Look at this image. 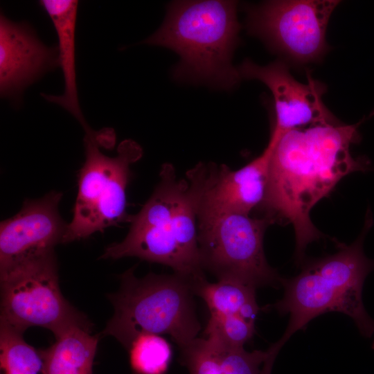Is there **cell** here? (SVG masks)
Instances as JSON below:
<instances>
[{"instance_id": "1", "label": "cell", "mask_w": 374, "mask_h": 374, "mask_svg": "<svg viewBox=\"0 0 374 374\" xmlns=\"http://www.w3.org/2000/svg\"><path fill=\"white\" fill-rule=\"evenodd\" d=\"M364 121V120H363ZM354 125H317L289 131L274 145L266 196L267 216L293 225L295 257L303 260L305 249L322 238L311 221L312 208L345 176L369 169L364 158H354L350 146L359 141Z\"/></svg>"}, {"instance_id": "2", "label": "cell", "mask_w": 374, "mask_h": 374, "mask_svg": "<svg viewBox=\"0 0 374 374\" xmlns=\"http://www.w3.org/2000/svg\"><path fill=\"white\" fill-rule=\"evenodd\" d=\"M213 165L200 163L177 179L163 165L160 181L141 211L131 217L123 240L106 248L103 258L137 257L171 267L192 282L205 278L197 241V220Z\"/></svg>"}, {"instance_id": "3", "label": "cell", "mask_w": 374, "mask_h": 374, "mask_svg": "<svg viewBox=\"0 0 374 374\" xmlns=\"http://www.w3.org/2000/svg\"><path fill=\"white\" fill-rule=\"evenodd\" d=\"M372 224L368 214L361 235L351 244L339 243L335 253L308 261L294 277L281 278L283 296L266 306L280 315H290L285 332L271 346L275 352L278 353L289 339L310 321L328 312L350 317L364 337L374 335V320L362 301L364 280L374 269V260L368 258L363 251L365 235Z\"/></svg>"}, {"instance_id": "4", "label": "cell", "mask_w": 374, "mask_h": 374, "mask_svg": "<svg viewBox=\"0 0 374 374\" xmlns=\"http://www.w3.org/2000/svg\"><path fill=\"white\" fill-rule=\"evenodd\" d=\"M239 30L235 1H176L168 5L160 28L143 43L179 55L173 71L177 80L229 89L241 79L231 63Z\"/></svg>"}, {"instance_id": "5", "label": "cell", "mask_w": 374, "mask_h": 374, "mask_svg": "<svg viewBox=\"0 0 374 374\" xmlns=\"http://www.w3.org/2000/svg\"><path fill=\"white\" fill-rule=\"evenodd\" d=\"M195 295L193 282L179 274L150 273L138 278L131 268L121 275L118 290L108 296L114 314L103 333L127 350L141 335L166 334L181 349L201 330Z\"/></svg>"}, {"instance_id": "6", "label": "cell", "mask_w": 374, "mask_h": 374, "mask_svg": "<svg viewBox=\"0 0 374 374\" xmlns=\"http://www.w3.org/2000/svg\"><path fill=\"white\" fill-rule=\"evenodd\" d=\"M275 221L269 216L199 209L197 241L203 269L218 280H236L255 289L280 284L267 262L263 238Z\"/></svg>"}, {"instance_id": "7", "label": "cell", "mask_w": 374, "mask_h": 374, "mask_svg": "<svg viewBox=\"0 0 374 374\" xmlns=\"http://www.w3.org/2000/svg\"><path fill=\"white\" fill-rule=\"evenodd\" d=\"M91 129L85 132V161L78 176V195L73 215L63 242L86 238L121 222H130L126 213V188L130 166L142 156L134 141H122L115 157L103 154Z\"/></svg>"}, {"instance_id": "8", "label": "cell", "mask_w": 374, "mask_h": 374, "mask_svg": "<svg viewBox=\"0 0 374 374\" xmlns=\"http://www.w3.org/2000/svg\"><path fill=\"white\" fill-rule=\"evenodd\" d=\"M1 321L24 332L39 326L57 337L91 323L62 296L54 251L0 272Z\"/></svg>"}, {"instance_id": "9", "label": "cell", "mask_w": 374, "mask_h": 374, "mask_svg": "<svg viewBox=\"0 0 374 374\" xmlns=\"http://www.w3.org/2000/svg\"><path fill=\"white\" fill-rule=\"evenodd\" d=\"M337 0L268 1L248 12L249 32L299 64L315 62L328 49L326 35Z\"/></svg>"}, {"instance_id": "10", "label": "cell", "mask_w": 374, "mask_h": 374, "mask_svg": "<svg viewBox=\"0 0 374 374\" xmlns=\"http://www.w3.org/2000/svg\"><path fill=\"white\" fill-rule=\"evenodd\" d=\"M237 69L240 78L259 80L272 93L276 121L270 139L277 141L281 135L296 129L340 123L324 105L325 85L310 74L307 83H302L279 60L260 66L245 60Z\"/></svg>"}, {"instance_id": "11", "label": "cell", "mask_w": 374, "mask_h": 374, "mask_svg": "<svg viewBox=\"0 0 374 374\" xmlns=\"http://www.w3.org/2000/svg\"><path fill=\"white\" fill-rule=\"evenodd\" d=\"M62 196L51 191L27 199L17 214L1 222L0 272L53 252L63 242L68 224L59 213Z\"/></svg>"}, {"instance_id": "12", "label": "cell", "mask_w": 374, "mask_h": 374, "mask_svg": "<svg viewBox=\"0 0 374 374\" xmlns=\"http://www.w3.org/2000/svg\"><path fill=\"white\" fill-rule=\"evenodd\" d=\"M60 66L57 47L41 42L25 23L0 17V91L2 97L19 99L24 89Z\"/></svg>"}, {"instance_id": "13", "label": "cell", "mask_w": 374, "mask_h": 374, "mask_svg": "<svg viewBox=\"0 0 374 374\" xmlns=\"http://www.w3.org/2000/svg\"><path fill=\"white\" fill-rule=\"evenodd\" d=\"M274 145L269 141L260 155L235 170L226 165L219 168L213 165L199 209L249 215L255 207L262 204Z\"/></svg>"}, {"instance_id": "14", "label": "cell", "mask_w": 374, "mask_h": 374, "mask_svg": "<svg viewBox=\"0 0 374 374\" xmlns=\"http://www.w3.org/2000/svg\"><path fill=\"white\" fill-rule=\"evenodd\" d=\"M276 356L269 348L249 352L205 337L180 349V361L189 374H271Z\"/></svg>"}, {"instance_id": "15", "label": "cell", "mask_w": 374, "mask_h": 374, "mask_svg": "<svg viewBox=\"0 0 374 374\" xmlns=\"http://www.w3.org/2000/svg\"><path fill=\"white\" fill-rule=\"evenodd\" d=\"M40 6L51 18L58 38L60 66L64 77V93L55 96L42 93L48 102L57 104L73 116L87 132L91 130L81 111L76 84L75 22L78 1L74 0H42Z\"/></svg>"}, {"instance_id": "16", "label": "cell", "mask_w": 374, "mask_h": 374, "mask_svg": "<svg viewBox=\"0 0 374 374\" xmlns=\"http://www.w3.org/2000/svg\"><path fill=\"white\" fill-rule=\"evenodd\" d=\"M55 339L51 346L41 350L48 374H92L97 336L84 328L73 327Z\"/></svg>"}, {"instance_id": "17", "label": "cell", "mask_w": 374, "mask_h": 374, "mask_svg": "<svg viewBox=\"0 0 374 374\" xmlns=\"http://www.w3.org/2000/svg\"><path fill=\"white\" fill-rule=\"evenodd\" d=\"M196 296L206 304L210 315H239L255 323L260 310L255 288L236 280L208 282L206 278L193 283Z\"/></svg>"}, {"instance_id": "18", "label": "cell", "mask_w": 374, "mask_h": 374, "mask_svg": "<svg viewBox=\"0 0 374 374\" xmlns=\"http://www.w3.org/2000/svg\"><path fill=\"white\" fill-rule=\"evenodd\" d=\"M23 333L0 321L1 374H48L42 351L29 345Z\"/></svg>"}, {"instance_id": "19", "label": "cell", "mask_w": 374, "mask_h": 374, "mask_svg": "<svg viewBox=\"0 0 374 374\" xmlns=\"http://www.w3.org/2000/svg\"><path fill=\"white\" fill-rule=\"evenodd\" d=\"M128 350L130 365L136 374H165L172 358L170 345L159 335L139 336Z\"/></svg>"}, {"instance_id": "20", "label": "cell", "mask_w": 374, "mask_h": 374, "mask_svg": "<svg viewBox=\"0 0 374 374\" xmlns=\"http://www.w3.org/2000/svg\"><path fill=\"white\" fill-rule=\"evenodd\" d=\"M255 333V323L239 315H210L205 337L232 348L244 347Z\"/></svg>"}, {"instance_id": "21", "label": "cell", "mask_w": 374, "mask_h": 374, "mask_svg": "<svg viewBox=\"0 0 374 374\" xmlns=\"http://www.w3.org/2000/svg\"><path fill=\"white\" fill-rule=\"evenodd\" d=\"M372 348L374 349V341H373V343Z\"/></svg>"}]
</instances>
